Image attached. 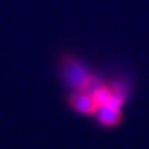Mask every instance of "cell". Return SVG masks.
I'll use <instances>...</instances> for the list:
<instances>
[{"instance_id":"cell-3","label":"cell","mask_w":149,"mask_h":149,"mask_svg":"<svg viewBox=\"0 0 149 149\" xmlns=\"http://www.w3.org/2000/svg\"><path fill=\"white\" fill-rule=\"evenodd\" d=\"M95 118L103 126H115L120 120V109L110 105H101L95 110Z\"/></svg>"},{"instance_id":"cell-1","label":"cell","mask_w":149,"mask_h":149,"mask_svg":"<svg viewBox=\"0 0 149 149\" xmlns=\"http://www.w3.org/2000/svg\"><path fill=\"white\" fill-rule=\"evenodd\" d=\"M62 71L67 84L72 86L74 90H89L90 92L93 88L100 84L97 77L93 76L88 71V68L74 58H65L63 62Z\"/></svg>"},{"instance_id":"cell-2","label":"cell","mask_w":149,"mask_h":149,"mask_svg":"<svg viewBox=\"0 0 149 149\" xmlns=\"http://www.w3.org/2000/svg\"><path fill=\"white\" fill-rule=\"evenodd\" d=\"M68 103L80 114H94L98 107L89 90H74L68 97Z\"/></svg>"}]
</instances>
